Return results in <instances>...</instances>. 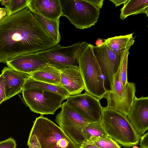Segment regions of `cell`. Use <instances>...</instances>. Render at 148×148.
Masks as SVG:
<instances>
[{"instance_id": "cell-33", "label": "cell", "mask_w": 148, "mask_h": 148, "mask_svg": "<svg viewBox=\"0 0 148 148\" xmlns=\"http://www.w3.org/2000/svg\"><path fill=\"white\" fill-rule=\"evenodd\" d=\"M9 1L10 0H0V3L2 5H4L5 6L8 4Z\"/></svg>"}, {"instance_id": "cell-1", "label": "cell", "mask_w": 148, "mask_h": 148, "mask_svg": "<svg viewBox=\"0 0 148 148\" xmlns=\"http://www.w3.org/2000/svg\"><path fill=\"white\" fill-rule=\"evenodd\" d=\"M56 44L27 7L0 21V62L6 63Z\"/></svg>"}, {"instance_id": "cell-8", "label": "cell", "mask_w": 148, "mask_h": 148, "mask_svg": "<svg viewBox=\"0 0 148 148\" xmlns=\"http://www.w3.org/2000/svg\"><path fill=\"white\" fill-rule=\"evenodd\" d=\"M23 97L30 110L41 115L54 114L61 107L65 97L55 92L34 89H25L22 91Z\"/></svg>"}, {"instance_id": "cell-18", "label": "cell", "mask_w": 148, "mask_h": 148, "mask_svg": "<svg viewBox=\"0 0 148 148\" xmlns=\"http://www.w3.org/2000/svg\"><path fill=\"white\" fill-rule=\"evenodd\" d=\"M120 18L123 20L127 16L140 14L148 16V0H127L120 10Z\"/></svg>"}, {"instance_id": "cell-34", "label": "cell", "mask_w": 148, "mask_h": 148, "mask_svg": "<svg viewBox=\"0 0 148 148\" xmlns=\"http://www.w3.org/2000/svg\"><path fill=\"white\" fill-rule=\"evenodd\" d=\"M132 148H139V147L136 145H134L132 147Z\"/></svg>"}, {"instance_id": "cell-5", "label": "cell", "mask_w": 148, "mask_h": 148, "mask_svg": "<svg viewBox=\"0 0 148 148\" xmlns=\"http://www.w3.org/2000/svg\"><path fill=\"white\" fill-rule=\"evenodd\" d=\"M62 16L66 17L77 28L84 29L95 25L100 10L87 0H59Z\"/></svg>"}, {"instance_id": "cell-30", "label": "cell", "mask_w": 148, "mask_h": 148, "mask_svg": "<svg viewBox=\"0 0 148 148\" xmlns=\"http://www.w3.org/2000/svg\"><path fill=\"white\" fill-rule=\"evenodd\" d=\"M90 3L97 8L100 10L102 7L103 0H87Z\"/></svg>"}, {"instance_id": "cell-35", "label": "cell", "mask_w": 148, "mask_h": 148, "mask_svg": "<svg viewBox=\"0 0 148 148\" xmlns=\"http://www.w3.org/2000/svg\"></svg>"}, {"instance_id": "cell-26", "label": "cell", "mask_w": 148, "mask_h": 148, "mask_svg": "<svg viewBox=\"0 0 148 148\" xmlns=\"http://www.w3.org/2000/svg\"><path fill=\"white\" fill-rule=\"evenodd\" d=\"M16 146L15 140L12 137L0 141V148H16Z\"/></svg>"}, {"instance_id": "cell-24", "label": "cell", "mask_w": 148, "mask_h": 148, "mask_svg": "<svg viewBox=\"0 0 148 148\" xmlns=\"http://www.w3.org/2000/svg\"><path fill=\"white\" fill-rule=\"evenodd\" d=\"M29 0H10L5 6L7 15L10 16L18 13L27 7Z\"/></svg>"}, {"instance_id": "cell-11", "label": "cell", "mask_w": 148, "mask_h": 148, "mask_svg": "<svg viewBox=\"0 0 148 148\" xmlns=\"http://www.w3.org/2000/svg\"><path fill=\"white\" fill-rule=\"evenodd\" d=\"M93 53L104 78V86L107 91L112 89L114 75L119 67L121 56L116 55L104 43L93 46Z\"/></svg>"}, {"instance_id": "cell-28", "label": "cell", "mask_w": 148, "mask_h": 148, "mask_svg": "<svg viewBox=\"0 0 148 148\" xmlns=\"http://www.w3.org/2000/svg\"><path fill=\"white\" fill-rule=\"evenodd\" d=\"M140 139V148H148V132L141 136Z\"/></svg>"}, {"instance_id": "cell-3", "label": "cell", "mask_w": 148, "mask_h": 148, "mask_svg": "<svg viewBox=\"0 0 148 148\" xmlns=\"http://www.w3.org/2000/svg\"><path fill=\"white\" fill-rule=\"evenodd\" d=\"M101 123L108 136L123 147H131L138 144L140 136L126 116L102 107Z\"/></svg>"}, {"instance_id": "cell-16", "label": "cell", "mask_w": 148, "mask_h": 148, "mask_svg": "<svg viewBox=\"0 0 148 148\" xmlns=\"http://www.w3.org/2000/svg\"><path fill=\"white\" fill-rule=\"evenodd\" d=\"M8 67L19 72L31 74L47 63L34 53L21 56L7 62Z\"/></svg>"}, {"instance_id": "cell-12", "label": "cell", "mask_w": 148, "mask_h": 148, "mask_svg": "<svg viewBox=\"0 0 148 148\" xmlns=\"http://www.w3.org/2000/svg\"><path fill=\"white\" fill-rule=\"evenodd\" d=\"M127 118L140 136L148 129V97H136Z\"/></svg>"}, {"instance_id": "cell-2", "label": "cell", "mask_w": 148, "mask_h": 148, "mask_svg": "<svg viewBox=\"0 0 148 148\" xmlns=\"http://www.w3.org/2000/svg\"><path fill=\"white\" fill-rule=\"evenodd\" d=\"M42 115L34 122L27 143L28 148H77L58 126Z\"/></svg>"}, {"instance_id": "cell-31", "label": "cell", "mask_w": 148, "mask_h": 148, "mask_svg": "<svg viewBox=\"0 0 148 148\" xmlns=\"http://www.w3.org/2000/svg\"><path fill=\"white\" fill-rule=\"evenodd\" d=\"M109 1H112L115 4V6L116 7L122 4H124L127 1V0H112Z\"/></svg>"}, {"instance_id": "cell-4", "label": "cell", "mask_w": 148, "mask_h": 148, "mask_svg": "<svg viewBox=\"0 0 148 148\" xmlns=\"http://www.w3.org/2000/svg\"><path fill=\"white\" fill-rule=\"evenodd\" d=\"M93 45L89 44L80 54L78 67L85 86V92L99 100L108 91L104 86V78L94 54Z\"/></svg>"}, {"instance_id": "cell-23", "label": "cell", "mask_w": 148, "mask_h": 148, "mask_svg": "<svg viewBox=\"0 0 148 148\" xmlns=\"http://www.w3.org/2000/svg\"><path fill=\"white\" fill-rule=\"evenodd\" d=\"M135 37H133L128 44L122 52L119 65L120 71L121 81L122 85L124 86L128 82L127 78V59L129 53V50L131 46L133 45Z\"/></svg>"}, {"instance_id": "cell-22", "label": "cell", "mask_w": 148, "mask_h": 148, "mask_svg": "<svg viewBox=\"0 0 148 148\" xmlns=\"http://www.w3.org/2000/svg\"><path fill=\"white\" fill-rule=\"evenodd\" d=\"M82 132L86 140L94 137L103 138L108 136L101 122L89 123L84 127Z\"/></svg>"}, {"instance_id": "cell-10", "label": "cell", "mask_w": 148, "mask_h": 148, "mask_svg": "<svg viewBox=\"0 0 148 148\" xmlns=\"http://www.w3.org/2000/svg\"><path fill=\"white\" fill-rule=\"evenodd\" d=\"M66 99V104L89 123L101 122L102 107L99 99L85 92Z\"/></svg>"}, {"instance_id": "cell-19", "label": "cell", "mask_w": 148, "mask_h": 148, "mask_svg": "<svg viewBox=\"0 0 148 148\" xmlns=\"http://www.w3.org/2000/svg\"><path fill=\"white\" fill-rule=\"evenodd\" d=\"M34 89L49 91L62 95L66 98L69 96L67 91L60 85H56L36 80L31 77L27 79L24 84L23 90Z\"/></svg>"}, {"instance_id": "cell-7", "label": "cell", "mask_w": 148, "mask_h": 148, "mask_svg": "<svg viewBox=\"0 0 148 148\" xmlns=\"http://www.w3.org/2000/svg\"><path fill=\"white\" fill-rule=\"evenodd\" d=\"M136 84L128 82L123 86L120 77V68L114 75L112 90L108 91L104 98L108 108L113 109L127 116L136 96Z\"/></svg>"}, {"instance_id": "cell-14", "label": "cell", "mask_w": 148, "mask_h": 148, "mask_svg": "<svg viewBox=\"0 0 148 148\" xmlns=\"http://www.w3.org/2000/svg\"><path fill=\"white\" fill-rule=\"evenodd\" d=\"M5 101L22 91L26 80L31 77V74L22 72L5 67L2 70Z\"/></svg>"}, {"instance_id": "cell-13", "label": "cell", "mask_w": 148, "mask_h": 148, "mask_svg": "<svg viewBox=\"0 0 148 148\" xmlns=\"http://www.w3.org/2000/svg\"><path fill=\"white\" fill-rule=\"evenodd\" d=\"M59 69L61 71L59 85L66 90L70 96L81 94L85 86L78 66H65Z\"/></svg>"}, {"instance_id": "cell-6", "label": "cell", "mask_w": 148, "mask_h": 148, "mask_svg": "<svg viewBox=\"0 0 148 148\" xmlns=\"http://www.w3.org/2000/svg\"><path fill=\"white\" fill-rule=\"evenodd\" d=\"M88 44L86 42H79L66 47L57 44L34 54L47 64L58 69L67 66H78L80 55Z\"/></svg>"}, {"instance_id": "cell-32", "label": "cell", "mask_w": 148, "mask_h": 148, "mask_svg": "<svg viewBox=\"0 0 148 148\" xmlns=\"http://www.w3.org/2000/svg\"><path fill=\"white\" fill-rule=\"evenodd\" d=\"M7 15V12L4 8H0V21Z\"/></svg>"}, {"instance_id": "cell-9", "label": "cell", "mask_w": 148, "mask_h": 148, "mask_svg": "<svg viewBox=\"0 0 148 148\" xmlns=\"http://www.w3.org/2000/svg\"><path fill=\"white\" fill-rule=\"evenodd\" d=\"M61 110L56 116L55 121L68 137L79 148L85 139L82 131L89 123L72 109L65 102L61 104Z\"/></svg>"}, {"instance_id": "cell-17", "label": "cell", "mask_w": 148, "mask_h": 148, "mask_svg": "<svg viewBox=\"0 0 148 148\" xmlns=\"http://www.w3.org/2000/svg\"><path fill=\"white\" fill-rule=\"evenodd\" d=\"M31 77L37 81L56 85H59L61 71L47 64L36 71L31 74Z\"/></svg>"}, {"instance_id": "cell-29", "label": "cell", "mask_w": 148, "mask_h": 148, "mask_svg": "<svg viewBox=\"0 0 148 148\" xmlns=\"http://www.w3.org/2000/svg\"><path fill=\"white\" fill-rule=\"evenodd\" d=\"M79 148H100L97 146L90 142L88 141L85 140L83 142Z\"/></svg>"}, {"instance_id": "cell-15", "label": "cell", "mask_w": 148, "mask_h": 148, "mask_svg": "<svg viewBox=\"0 0 148 148\" xmlns=\"http://www.w3.org/2000/svg\"><path fill=\"white\" fill-rule=\"evenodd\" d=\"M27 7L32 12L52 20H58L62 16L59 0H29Z\"/></svg>"}, {"instance_id": "cell-27", "label": "cell", "mask_w": 148, "mask_h": 148, "mask_svg": "<svg viewBox=\"0 0 148 148\" xmlns=\"http://www.w3.org/2000/svg\"><path fill=\"white\" fill-rule=\"evenodd\" d=\"M5 99L3 77L1 74L0 75V104L2 102L5 101Z\"/></svg>"}, {"instance_id": "cell-20", "label": "cell", "mask_w": 148, "mask_h": 148, "mask_svg": "<svg viewBox=\"0 0 148 148\" xmlns=\"http://www.w3.org/2000/svg\"><path fill=\"white\" fill-rule=\"evenodd\" d=\"M32 13L56 44H58L61 38L59 31V19L56 20H52L46 18L35 13Z\"/></svg>"}, {"instance_id": "cell-21", "label": "cell", "mask_w": 148, "mask_h": 148, "mask_svg": "<svg viewBox=\"0 0 148 148\" xmlns=\"http://www.w3.org/2000/svg\"><path fill=\"white\" fill-rule=\"evenodd\" d=\"M133 33L125 35L108 38L104 39V42L116 55L120 56L133 37Z\"/></svg>"}, {"instance_id": "cell-25", "label": "cell", "mask_w": 148, "mask_h": 148, "mask_svg": "<svg viewBox=\"0 0 148 148\" xmlns=\"http://www.w3.org/2000/svg\"><path fill=\"white\" fill-rule=\"evenodd\" d=\"M87 140L100 148H121L117 142L109 136L94 137Z\"/></svg>"}]
</instances>
